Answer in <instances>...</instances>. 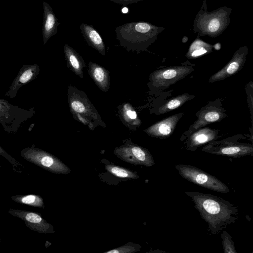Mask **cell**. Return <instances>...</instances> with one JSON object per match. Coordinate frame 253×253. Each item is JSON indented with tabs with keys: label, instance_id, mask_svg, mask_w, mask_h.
<instances>
[{
	"label": "cell",
	"instance_id": "1",
	"mask_svg": "<svg viewBox=\"0 0 253 253\" xmlns=\"http://www.w3.org/2000/svg\"><path fill=\"white\" fill-rule=\"evenodd\" d=\"M184 194L192 199L212 234H218L238 219L237 207L221 197L197 191H186Z\"/></svg>",
	"mask_w": 253,
	"mask_h": 253
},
{
	"label": "cell",
	"instance_id": "2",
	"mask_svg": "<svg viewBox=\"0 0 253 253\" xmlns=\"http://www.w3.org/2000/svg\"><path fill=\"white\" fill-rule=\"evenodd\" d=\"M68 101L70 111L77 121L87 126L91 130L98 126L106 127V124L84 91L69 85Z\"/></svg>",
	"mask_w": 253,
	"mask_h": 253
},
{
	"label": "cell",
	"instance_id": "3",
	"mask_svg": "<svg viewBox=\"0 0 253 253\" xmlns=\"http://www.w3.org/2000/svg\"><path fill=\"white\" fill-rule=\"evenodd\" d=\"M152 26L144 22L125 23L116 27V38L127 51L144 50L151 38Z\"/></svg>",
	"mask_w": 253,
	"mask_h": 253
},
{
	"label": "cell",
	"instance_id": "4",
	"mask_svg": "<svg viewBox=\"0 0 253 253\" xmlns=\"http://www.w3.org/2000/svg\"><path fill=\"white\" fill-rule=\"evenodd\" d=\"M36 113L33 108L26 109L0 98V124L8 133L15 134Z\"/></svg>",
	"mask_w": 253,
	"mask_h": 253
},
{
	"label": "cell",
	"instance_id": "5",
	"mask_svg": "<svg viewBox=\"0 0 253 253\" xmlns=\"http://www.w3.org/2000/svg\"><path fill=\"white\" fill-rule=\"evenodd\" d=\"M20 154L25 160L50 172L63 174L70 172V169L59 159L34 145L23 148Z\"/></svg>",
	"mask_w": 253,
	"mask_h": 253
},
{
	"label": "cell",
	"instance_id": "6",
	"mask_svg": "<svg viewBox=\"0 0 253 253\" xmlns=\"http://www.w3.org/2000/svg\"><path fill=\"white\" fill-rule=\"evenodd\" d=\"M175 168L183 178L207 189L223 193L230 192L227 186L216 177L189 165H178Z\"/></svg>",
	"mask_w": 253,
	"mask_h": 253
},
{
	"label": "cell",
	"instance_id": "7",
	"mask_svg": "<svg viewBox=\"0 0 253 253\" xmlns=\"http://www.w3.org/2000/svg\"><path fill=\"white\" fill-rule=\"evenodd\" d=\"M202 150L211 154L239 158L253 155V145L229 139L214 140L205 145Z\"/></svg>",
	"mask_w": 253,
	"mask_h": 253
},
{
	"label": "cell",
	"instance_id": "8",
	"mask_svg": "<svg viewBox=\"0 0 253 253\" xmlns=\"http://www.w3.org/2000/svg\"><path fill=\"white\" fill-rule=\"evenodd\" d=\"M116 147L114 153L121 160L134 165L151 167L155 164L152 155L148 150L141 146L134 144L129 140Z\"/></svg>",
	"mask_w": 253,
	"mask_h": 253
},
{
	"label": "cell",
	"instance_id": "9",
	"mask_svg": "<svg viewBox=\"0 0 253 253\" xmlns=\"http://www.w3.org/2000/svg\"><path fill=\"white\" fill-rule=\"evenodd\" d=\"M193 70V68L189 65L171 66L155 71L150 75L149 80L156 88L167 87L183 79Z\"/></svg>",
	"mask_w": 253,
	"mask_h": 253
},
{
	"label": "cell",
	"instance_id": "10",
	"mask_svg": "<svg viewBox=\"0 0 253 253\" xmlns=\"http://www.w3.org/2000/svg\"><path fill=\"white\" fill-rule=\"evenodd\" d=\"M8 212L24 221L30 229L39 233H53V226L45 220L38 212L18 209H10Z\"/></svg>",
	"mask_w": 253,
	"mask_h": 253
},
{
	"label": "cell",
	"instance_id": "11",
	"mask_svg": "<svg viewBox=\"0 0 253 253\" xmlns=\"http://www.w3.org/2000/svg\"><path fill=\"white\" fill-rule=\"evenodd\" d=\"M226 116L223 108L209 103L198 112V119L190 127L188 132L190 134L207 125L220 122Z\"/></svg>",
	"mask_w": 253,
	"mask_h": 253
},
{
	"label": "cell",
	"instance_id": "12",
	"mask_svg": "<svg viewBox=\"0 0 253 253\" xmlns=\"http://www.w3.org/2000/svg\"><path fill=\"white\" fill-rule=\"evenodd\" d=\"M40 71L39 66L37 64L23 65L5 93V96L11 98H14L21 87L37 78Z\"/></svg>",
	"mask_w": 253,
	"mask_h": 253
},
{
	"label": "cell",
	"instance_id": "13",
	"mask_svg": "<svg viewBox=\"0 0 253 253\" xmlns=\"http://www.w3.org/2000/svg\"><path fill=\"white\" fill-rule=\"evenodd\" d=\"M183 114V113H180L169 116L152 125L144 131L152 137L160 138L168 137L173 133L178 121Z\"/></svg>",
	"mask_w": 253,
	"mask_h": 253
},
{
	"label": "cell",
	"instance_id": "14",
	"mask_svg": "<svg viewBox=\"0 0 253 253\" xmlns=\"http://www.w3.org/2000/svg\"><path fill=\"white\" fill-rule=\"evenodd\" d=\"M246 53H235L232 59L221 70L212 75L209 79L210 83L223 80L238 72L246 62Z\"/></svg>",
	"mask_w": 253,
	"mask_h": 253
},
{
	"label": "cell",
	"instance_id": "15",
	"mask_svg": "<svg viewBox=\"0 0 253 253\" xmlns=\"http://www.w3.org/2000/svg\"><path fill=\"white\" fill-rule=\"evenodd\" d=\"M218 131L209 127L199 128L190 133L186 142V148L195 151L198 147L217 138Z\"/></svg>",
	"mask_w": 253,
	"mask_h": 253
},
{
	"label": "cell",
	"instance_id": "16",
	"mask_svg": "<svg viewBox=\"0 0 253 253\" xmlns=\"http://www.w3.org/2000/svg\"><path fill=\"white\" fill-rule=\"evenodd\" d=\"M43 18L42 33L43 44L58 32V26L60 24L51 6L46 2H43Z\"/></svg>",
	"mask_w": 253,
	"mask_h": 253
},
{
	"label": "cell",
	"instance_id": "17",
	"mask_svg": "<svg viewBox=\"0 0 253 253\" xmlns=\"http://www.w3.org/2000/svg\"><path fill=\"white\" fill-rule=\"evenodd\" d=\"M87 72L100 89L105 92L109 90L110 77L109 72L106 69L98 64L89 62Z\"/></svg>",
	"mask_w": 253,
	"mask_h": 253
},
{
	"label": "cell",
	"instance_id": "18",
	"mask_svg": "<svg viewBox=\"0 0 253 253\" xmlns=\"http://www.w3.org/2000/svg\"><path fill=\"white\" fill-rule=\"evenodd\" d=\"M65 59L68 68L77 76L83 78V69L86 67L85 62L77 51L65 43L63 47Z\"/></svg>",
	"mask_w": 253,
	"mask_h": 253
},
{
	"label": "cell",
	"instance_id": "19",
	"mask_svg": "<svg viewBox=\"0 0 253 253\" xmlns=\"http://www.w3.org/2000/svg\"><path fill=\"white\" fill-rule=\"evenodd\" d=\"M80 29L84 40L88 45L98 51L102 55H105L106 48L104 42L99 34L92 25L82 23Z\"/></svg>",
	"mask_w": 253,
	"mask_h": 253
},
{
	"label": "cell",
	"instance_id": "20",
	"mask_svg": "<svg viewBox=\"0 0 253 253\" xmlns=\"http://www.w3.org/2000/svg\"><path fill=\"white\" fill-rule=\"evenodd\" d=\"M118 113L121 121L130 130H136L141 124L136 111L129 103L120 104L118 107Z\"/></svg>",
	"mask_w": 253,
	"mask_h": 253
},
{
	"label": "cell",
	"instance_id": "21",
	"mask_svg": "<svg viewBox=\"0 0 253 253\" xmlns=\"http://www.w3.org/2000/svg\"><path fill=\"white\" fill-rule=\"evenodd\" d=\"M194 97V96L189 95L188 93H184L177 96L167 101L160 107L158 112L159 114H162L170 112L182 106Z\"/></svg>",
	"mask_w": 253,
	"mask_h": 253
},
{
	"label": "cell",
	"instance_id": "22",
	"mask_svg": "<svg viewBox=\"0 0 253 253\" xmlns=\"http://www.w3.org/2000/svg\"><path fill=\"white\" fill-rule=\"evenodd\" d=\"M14 202L34 207L44 208V205L42 198L37 194L26 195H14L11 197Z\"/></svg>",
	"mask_w": 253,
	"mask_h": 253
},
{
	"label": "cell",
	"instance_id": "23",
	"mask_svg": "<svg viewBox=\"0 0 253 253\" xmlns=\"http://www.w3.org/2000/svg\"><path fill=\"white\" fill-rule=\"evenodd\" d=\"M105 169L107 171L118 177L129 179H136L139 177L136 173L118 166L106 165Z\"/></svg>",
	"mask_w": 253,
	"mask_h": 253
},
{
	"label": "cell",
	"instance_id": "24",
	"mask_svg": "<svg viewBox=\"0 0 253 253\" xmlns=\"http://www.w3.org/2000/svg\"><path fill=\"white\" fill-rule=\"evenodd\" d=\"M208 45L201 42L193 43L186 54L188 58H195L202 56L209 52Z\"/></svg>",
	"mask_w": 253,
	"mask_h": 253
},
{
	"label": "cell",
	"instance_id": "25",
	"mask_svg": "<svg viewBox=\"0 0 253 253\" xmlns=\"http://www.w3.org/2000/svg\"><path fill=\"white\" fill-rule=\"evenodd\" d=\"M221 237L224 253H237L230 235L227 231L222 230Z\"/></svg>",
	"mask_w": 253,
	"mask_h": 253
},
{
	"label": "cell",
	"instance_id": "26",
	"mask_svg": "<svg viewBox=\"0 0 253 253\" xmlns=\"http://www.w3.org/2000/svg\"><path fill=\"white\" fill-rule=\"evenodd\" d=\"M141 246L135 244H127L119 248L112 249L105 253H132L139 251Z\"/></svg>",
	"mask_w": 253,
	"mask_h": 253
},
{
	"label": "cell",
	"instance_id": "27",
	"mask_svg": "<svg viewBox=\"0 0 253 253\" xmlns=\"http://www.w3.org/2000/svg\"><path fill=\"white\" fill-rule=\"evenodd\" d=\"M0 155L3 156L7 160H8V162L13 166L14 169H15L16 171H17V169H18L20 167L22 166V165L20 163H19V162H18L14 158H13L11 156L8 154L0 146Z\"/></svg>",
	"mask_w": 253,
	"mask_h": 253
},
{
	"label": "cell",
	"instance_id": "28",
	"mask_svg": "<svg viewBox=\"0 0 253 253\" xmlns=\"http://www.w3.org/2000/svg\"><path fill=\"white\" fill-rule=\"evenodd\" d=\"M219 26V21L216 19H213L209 24V30L211 32H215L218 29Z\"/></svg>",
	"mask_w": 253,
	"mask_h": 253
},
{
	"label": "cell",
	"instance_id": "29",
	"mask_svg": "<svg viewBox=\"0 0 253 253\" xmlns=\"http://www.w3.org/2000/svg\"><path fill=\"white\" fill-rule=\"evenodd\" d=\"M118 4L123 5L130 4L142 0H109Z\"/></svg>",
	"mask_w": 253,
	"mask_h": 253
},
{
	"label": "cell",
	"instance_id": "30",
	"mask_svg": "<svg viewBox=\"0 0 253 253\" xmlns=\"http://www.w3.org/2000/svg\"><path fill=\"white\" fill-rule=\"evenodd\" d=\"M128 9L126 7H124L122 10V12L124 13H127L128 12Z\"/></svg>",
	"mask_w": 253,
	"mask_h": 253
},
{
	"label": "cell",
	"instance_id": "31",
	"mask_svg": "<svg viewBox=\"0 0 253 253\" xmlns=\"http://www.w3.org/2000/svg\"><path fill=\"white\" fill-rule=\"evenodd\" d=\"M0 242H1V239H0Z\"/></svg>",
	"mask_w": 253,
	"mask_h": 253
},
{
	"label": "cell",
	"instance_id": "32",
	"mask_svg": "<svg viewBox=\"0 0 253 253\" xmlns=\"http://www.w3.org/2000/svg\"><path fill=\"white\" fill-rule=\"evenodd\" d=\"M0 167H1V166H0Z\"/></svg>",
	"mask_w": 253,
	"mask_h": 253
}]
</instances>
